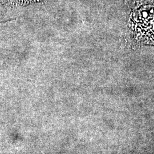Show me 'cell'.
<instances>
[{"instance_id":"obj_1","label":"cell","mask_w":154,"mask_h":154,"mask_svg":"<svg viewBox=\"0 0 154 154\" xmlns=\"http://www.w3.org/2000/svg\"><path fill=\"white\" fill-rule=\"evenodd\" d=\"M12 4L15 5H26L29 4L41 1L42 0H9Z\"/></svg>"}]
</instances>
